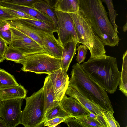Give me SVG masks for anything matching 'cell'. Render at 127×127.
I'll list each match as a JSON object with an SVG mask.
<instances>
[{
  "instance_id": "obj_1",
  "label": "cell",
  "mask_w": 127,
  "mask_h": 127,
  "mask_svg": "<svg viewBox=\"0 0 127 127\" xmlns=\"http://www.w3.org/2000/svg\"><path fill=\"white\" fill-rule=\"evenodd\" d=\"M79 10L104 46L114 47L118 45L120 39L109 20L101 0H80Z\"/></svg>"
},
{
  "instance_id": "obj_33",
  "label": "cell",
  "mask_w": 127,
  "mask_h": 127,
  "mask_svg": "<svg viewBox=\"0 0 127 127\" xmlns=\"http://www.w3.org/2000/svg\"><path fill=\"white\" fill-rule=\"evenodd\" d=\"M40 0H12L9 1L12 3L24 6L33 7L34 3Z\"/></svg>"
},
{
  "instance_id": "obj_21",
  "label": "cell",
  "mask_w": 127,
  "mask_h": 127,
  "mask_svg": "<svg viewBox=\"0 0 127 127\" xmlns=\"http://www.w3.org/2000/svg\"><path fill=\"white\" fill-rule=\"evenodd\" d=\"M80 0H59L55 9L68 13H74L79 10Z\"/></svg>"
},
{
  "instance_id": "obj_6",
  "label": "cell",
  "mask_w": 127,
  "mask_h": 127,
  "mask_svg": "<svg viewBox=\"0 0 127 127\" xmlns=\"http://www.w3.org/2000/svg\"><path fill=\"white\" fill-rule=\"evenodd\" d=\"M21 70L36 74H48L61 68L62 58L52 56L47 53L27 55Z\"/></svg>"
},
{
  "instance_id": "obj_30",
  "label": "cell",
  "mask_w": 127,
  "mask_h": 127,
  "mask_svg": "<svg viewBox=\"0 0 127 127\" xmlns=\"http://www.w3.org/2000/svg\"><path fill=\"white\" fill-rule=\"evenodd\" d=\"M2 9L16 18H21L36 20L32 16L19 10L4 7L1 5Z\"/></svg>"
},
{
  "instance_id": "obj_8",
  "label": "cell",
  "mask_w": 127,
  "mask_h": 127,
  "mask_svg": "<svg viewBox=\"0 0 127 127\" xmlns=\"http://www.w3.org/2000/svg\"><path fill=\"white\" fill-rule=\"evenodd\" d=\"M23 99L4 100L0 102V117L8 127H15L21 124Z\"/></svg>"
},
{
  "instance_id": "obj_17",
  "label": "cell",
  "mask_w": 127,
  "mask_h": 127,
  "mask_svg": "<svg viewBox=\"0 0 127 127\" xmlns=\"http://www.w3.org/2000/svg\"><path fill=\"white\" fill-rule=\"evenodd\" d=\"M11 20L24 24L34 32L36 31L48 32H57V30L55 26L39 20L21 18H16Z\"/></svg>"
},
{
  "instance_id": "obj_26",
  "label": "cell",
  "mask_w": 127,
  "mask_h": 127,
  "mask_svg": "<svg viewBox=\"0 0 127 127\" xmlns=\"http://www.w3.org/2000/svg\"><path fill=\"white\" fill-rule=\"evenodd\" d=\"M70 116V115L64 111L59 104L45 114L44 122L56 117H63L66 119Z\"/></svg>"
},
{
  "instance_id": "obj_34",
  "label": "cell",
  "mask_w": 127,
  "mask_h": 127,
  "mask_svg": "<svg viewBox=\"0 0 127 127\" xmlns=\"http://www.w3.org/2000/svg\"><path fill=\"white\" fill-rule=\"evenodd\" d=\"M0 4V23L16 18L3 10Z\"/></svg>"
},
{
  "instance_id": "obj_2",
  "label": "cell",
  "mask_w": 127,
  "mask_h": 127,
  "mask_svg": "<svg viewBox=\"0 0 127 127\" xmlns=\"http://www.w3.org/2000/svg\"><path fill=\"white\" fill-rule=\"evenodd\" d=\"M81 65L85 71L108 93L114 94L119 85L121 72L116 58L106 55L98 58L90 57Z\"/></svg>"
},
{
  "instance_id": "obj_19",
  "label": "cell",
  "mask_w": 127,
  "mask_h": 127,
  "mask_svg": "<svg viewBox=\"0 0 127 127\" xmlns=\"http://www.w3.org/2000/svg\"><path fill=\"white\" fill-rule=\"evenodd\" d=\"M77 44L76 41H72L68 42L63 47L61 68L66 72L76 54Z\"/></svg>"
},
{
  "instance_id": "obj_39",
  "label": "cell",
  "mask_w": 127,
  "mask_h": 127,
  "mask_svg": "<svg viewBox=\"0 0 127 127\" xmlns=\"http://www.w3.org/2000/svg\"><path fill=\"white\" fill-rule=\"evenodd\" d=\"M5 59L3 57L0 55V63L3 62Z\"/></svg>"
},
{
  "instance_id": "obj_40",
  "label": "cell",
  "mask_w": 127,
  "mask_h": 127,
  "mask_svg": "<svg viewBox=\"0 0 127 127\" xmlns=\"http://www.w3.org/2000/svg\"><path fill=\"white\" fill-rule=\"evenodd\" d=\"M1 0L3 1H4L9 2V1H11L12 0Z\"/></svg>"
},
{
  "instance_id": "obj_7",
  "label": "cell",
  "mask_w": 127,
  "mask_h": 127,
  "mask_svg": "<svg viewBox=\"0 0 127 127\" xmlns=\"http://www.w3.org/2000/svg\"><path fill=\"white\" fill-rule=\"evenodd\" d=\"M10 29L12 33L10 45L25 55L47 53L46 50L39 44L31 38L10 26Z\"/></svg>"
},
{
  "instance_id": "obj_38",
  "label": "cell",
  "mask_w": 127,
  "mask_h": 127,
  "mask_svg": "<svg viewBox=\"0 0 127 127\" xmlns=\"http://www.w3.org/2000/svg\"><path fill=\"white\" fill-rule=\"evenodd\" d=\"M123 31L124 32H126L127 30V22L126 24L123 26Z\"/></svg>"
},
{
  "instance_id": "obj_20",
  "label": "cell",
  "mask_w": 127,
  "mask_h": 127,
  "mask_svg": "<svg viewBox=\"0 0 127 127\" xmlns=\"http://www.w3.org/2000/svg\"><path fill=\"white\" fill-rule=\"evenodd\" d=\"M6 21L10 26L18 30L35 41L45 50L41 38L34 31L27 26L18 22L12 20Z\"/></svg>"
},
{
  "instance_id": "obj_22",
  "label": "cell",
  "mask_w": 127,
  "mask_h": 127,
  "mask_svg": "<svg viewBox=\"0 0 127 127\" xmlns=\"http://www.w3.org/2000/svg\"><path fill=\"white\" fill-rule=\"evenodd\" d=\"M33 7L50 17L57 29V19L55 8L52 7L44 0H40L34 3Z\"/></svg>"
},
{
  "instance_id": "obj_27",
  "label": "cell",
  "mask_w": 127,
  "mask_h": 127,
  "mask_svg": "<svg viewBox=\"0 0 127 127\" xmlns=\"http://www.w3.org/2000/svg\"><path fill=\"white\" fill-rule=\"evenodd\" d=\"M0 37L6 42L7 45H10L12 33L10 25L6 21L0 23Z\"/></svg>"
},
{
  "instance_id": "obj_36",
  "label": "cell",
  "mask_w": 127,
  "mask_h": 127,
  "mask_svg": "<svg viewBox=\"0 0 127 127\" xmlns=\"http://www.w3.org/2000/svg\"><path fill=\"white\" fill-rule=\"evenodd\" d=\"M52 7L55 8L56 5L59 0H44Z\"/></svg>"
},
{
  "instance_id": "obj_12",
  "label": "cell",
  "mask_w": 127,
  "mask_h": 127,
  "mask_svg": "<svg viewBox=\"0 0 127 127\" xmlns=\"http://www.w3.org/2000/svg\"><path fill=\"white\" fill-rule=\"evenodd\" d=\"M36 32L41 38L47 53L55 58H62L63 47L55 37L53 33L42 31Z\"/></svg>"
},
{
  "instance_id": "obj_32",
  "label": "cell",
  "mask_w": 127,
  "mask_h": 127,
  "mask_svg": "<svg viewBox=\"0 0 127 127\" xmlns=\"http://www.w3.org/2000/svg\"><path fill=\"white\" fill-rule=\"evenodd\" d=\"M66 118L63 117H56L44 122V126L49 127H55L60 123L64 122Z\"/></svg>"
},
{
  "instance_id": "obj_28",
  "label": "cell",
  "mask_w": 127,
  "mask_h": 127,
  "mask_svg": "<svg viewBox=\"0 0 127 127\" xmlns=\"http://www.w3.org/2000/svg\"><path fill=\"white\" fill-rule=\"evenodd\" d=\"M106 5L108 11V13L110 22L113 25L115 30L117 33L119 32L118 31V26L116 23V16L118 15L114 8L112 0H101Z\"/></svg>"
},
{
  "instance_id": "obj_35",
  "label": "cell",
  "mask_w": 127,
  "mask_h": 127,
  "mask_svg": "<svg viewBox=\"0 0 127 127\" xmlns=\"http://www.w3.org/2000/svg\"><path fill=\"white\" fill-rule=\"evenodd\" d=\"M7 45L4 40L0 37V55L3 57Z\"/></svg>"
},
{
  "instance_id": "obj_15",
  "label": "cell",
  "mask_w": 127,
  "mask_h": 127,
  "mask_svg": "<svg viewBox=\"0 0 127 127\" xmlns=\"http://www.w3.org/2000/svg\"><path fill=\"white\" fill-rule=\"evenodd\" d=\"M43 88L45 114L53 108L60 104V102L57 99L48 75L45 78Z\"/></svg>"
},
{
  "instance_id": "obj_29",
  "label": "cell",
  "mask_w": 127,
  "mask_h": 127,
  "mask_svg": "<svg viewBox=\"0 0 127 127\" xmlns=\"http://www.w3.org/2000/svg\"><path fill=\"white\" fill-rule=\"evenodd\" d=\"M102 117L107 127H120V124L116 120L113 113L108 111H102Z\"/></svg>"
},
{
  "instance_id": "obj_4",
  "label": "cell",
  "mask_w": 127,
  "mask_h": 127,
  "mask_svg": "<svg viewBox=\"0 0 127 127\" xmlns=\"http://www.w3.org/2000/svg\"><path fill=\"white\" fill-rule=\"evenodd\" d=\"M69 14L73 21L78 44L80 43L86 46L92 57L98 58L105 55V46L83 13L79 10L75 13Z\"/></svg>"
},
{
  "instance_id": "obj_31",
  "label": "cell",
  "mask_w": 127,
  "mask_h": 127,
  "mask_svg": "<svg viewBox=\"0 0 127 127\" xmlns=\"http://www.w3.org/2000/svg\"><path fill=\"white\" fill-rule=\"evenodd\" d=\"M76 50L77 51V54L76 60L78 64H80V63L84 62L87 52L88 49L85 45L79 44Z\"/></svg>"
},
{
  "instance_id": "obj_24",
  "label": "cell",
  "mask_w": 127,
  "mask_h": 127,
  "mask_svg": "<svg viewBox=\"0 0 127 127\" xmlns=\"http://www.w3.org/2000/svg\"><path fill=\"white\" fill-rule=\"evenodd\" d=\"M122 71L119 83V90L127 96V51L123 54L122 58Z\"/></svg>"
},
{
  "instance_id": "obj_3",
  "label": "cell",
  "mask_w": 127,
  "mask_h": 127,
  "mask_svg": "<svg viewBox=\"0 0 127 127\" xmlns=\"http://www.w3.org/2000/svg\"><path fill=\"white\" fill-rule=\"evenodd\" d=\"M68 86L75 89L102 110L114 113L107 92L91 78L77 63L72 66Z\"/></svg>"
},
{
  "instance_id": "obj_37",
  "label": "cell",
  "mask_w": 127,
  "mask_h": 127,
  "mask_svg": "<svg viewBox=\"0 0 127 127\" xmlns=\"http://www.w3.org/2000/svg\"><path fill=\"white\" fill-rule=\"evenodd\" d=\"M0 127H8L4 121L0 117Z\"/></svg>"
},
{
  "instance_id": "obj_41",
  "label": "cell",
  "mask_w": 127,
  "mask_h": 127,
  "mask_svg": "<svg viewBox=\"0 0 127 127\" xmlns=\"http://www.w3.org/2000/svg\"><path fill=\"white\" fill-rule=\"evenodd\" d=\"M127 1V0H126Z\"/></svg>"
},
{
  "instance_id": "obj_14",
  "label": "cell",
  "mask_w": 127,
  "mask_h": 127,
  "mask_svg": "<svg viewBox=\"0 0 127 127\" xmlns=\"http://www.w3.org/2000/svg\"><path fill=\"white\" fill-rule=\"evenodd\" d=\"M0 4L4 7L22 11L36 20L42 21L56 28L53 21L50 17L33 7L24 6L1 0H0Z\"/></svg>"
},
{
  "instance_id": "obj_18",
  "label": "cell",
  "mask_w": 127,
  "mask_h": 127,
  "mask_svg": "<svg viewBox=\"0 0 127 127\" xmlns=\"http://www.w3.org/2000/svg\"><path fill=\"white\" fill-rule=\"evenodd\" d=\"M27 90L21 85L5 88H0L1 101L17 98L25 99Z\"/></svg>"
},
{
  "instance_id": "obj_11",
  "label": "cell",
  "mask_w": 127,
  "mask_h": 127,
  "mask_svg": "<svg viewBox=\"0 0 127 127\" xmlns=\"http://www.w3.org/2000/svg\"><path fill=\"white\" fill-rule=\"evenodd\" d=\"M67 72L61 68L48 74L57 100L60 101L68 87L69 77Z\"/></svg>"
},
{
  "instance_id": "obj_5",
  "label": "cell",
  "mask_w": 127,
  "mask_h": 127,
  "mask_svg": "<svg viewBox=\"0 0 127 127\" xmlns=\"http://www.w3.org/2000/svg\"><path fill=\"white\" fill-rule=\"evenodd\" d=\"M25 99L26 104L22 111L21 124L25 127L42 126L45 115L43 87Z\"/></svg>"
},
{
  "instance_id": "obj_13",
  "label": "cell",
  "mask_w": 127,
  "mask_h": 127,
  "mask_svg": "<svg viewBox=\"0 0 127 127\" xmlns=\"http://www.w3.org/2000/svg\"><path fill=\"white\" fill-rule=\"evenodd\" d=\"M63 109L71 116L77 117L88 116L91 112L76 99L68 97L65 94L60 101Z\"/></svg>"
},
{
  "instance_id": "obj_9",
  "label": "cell",
  "mask_w": 127,
  "mask_h": 127,
  "mask_svg": "<svg viewBox=\"0 0 127 127\" xmlns=\"http://www.w3.org/2000/svg\"><path fill=\"white\" fill-rule=\"evenodd\" d=\"M57 19L58 40L63 47L68 42L78 39L73 19L69 13L55 9Z\"/></svg>"
},
{
  "instance_id": "obj_23",
  "label": "cell",
  "mask_w": 127,
  "mask_h": 127,
  "mask_svg": "<svg viewBox=\"0 0 127 127\" xmlns=\"http://www.w3.org/2000/svg\"><path fill=\"white\" fill-rule=\"evenodd\" d=\"M27 56L9 45L8 46H7L3 58L7 60L13 61L22 64Z\"/></svg>"
},
{
  "instance_id": "obj_16",
  "label": "cell",
  "mask_w": 127,
  "mask_h": 127,
  "mask_svg": "<svg viewBox=\"0 0 127 127\" xmlns=\"http://www.w3.org/2000/svg\"><path fill=\"white\" fill-rule=\"evenodd\" d=\"M65 94L77 100L91 113L102 116L101 113L102 110L96 104L82 95L74 88L68 86Z\"/></svg>"
},
{
  "instance_id": "obj_10",
  "label": "cell",
  "mask_w": 127,
  "mask_h": 127,
  "mask_svg": "<svg viewBox=\"0 0 127 127\" xmlns=\"http://www.w3.org/2000/svg\"><path fill=\"white\" fill-rule=\"evenodd\" d=\"M64 122L69 127H107L102 116L92 113L85 116H70L66 118Z\"/></svg>"
},
{
  "instance_id": "obj_25",
  "label": "cell",
  "mask_w": 127,
  "mask_h": 127,
  "mask_svg": "<svg viewBox=\"0 0 127 127\" xmlns=\"http://www.w3.org/2000/svg\"><path fill=\"white\" fill-rule=\"evenodd\" d=\"M19 85L13 75L4 69L0 68V88Z\"/></svg>"
}]
</instances>
